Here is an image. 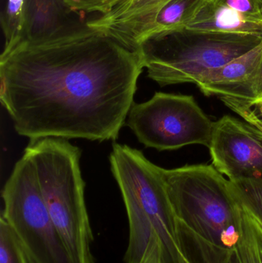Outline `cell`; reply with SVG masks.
<instances>
[{
	"mask_svg": "<svg viewBox=\"0 0 262 263\" xmlns=\"http://www.w3.org/2000/svg\"><path fill=\"white\" fill-rule=\"evenodd\" d=\"M127 118L138 140L158 151L190 145L209 148L215 123L192 96L162 92L145 103H133Z\"/></svg>",
	"mask_w": 262,
	"mask_h": 263,
	"instance_id": "obj_7",
	"label": "cell"
},
{
	"mask_svg": "<svg viewBox=\"0 0 262 263\" xmlns=\"http://www.w3.org/2000/svg\"><path fill=\"white\" fill-rule=\"evenodd\" d=\"M262 58V43L247 53L211 71L198 83L199 90L207 97L231 98L252 103Z\"/></svg>",
	"mask_w": 262,
	"mask_h": 263,
	"instance_id": "obj_9",
	"label": "cell"
},
{
	"mask_svg": "<svg viewBox=\"0 0 262 263\" xmlns=\"http://www.w3.org/2000/svg\"><path fill=\"white\" fill-rule=\"evenodd\" d=\"M111 170L119 186L129 225L126 263H140L152 238L163 246L165 263H185L188 257L161 167L138 149L114 143Z\"/></svg>",
	"mask_w": 262,
	"mask_h": 263,
	"instance_id": "obj_2",
	"label": "cell"
},
{
	"mask_svg": "<svg viewBox=\"0 0 262 263\" xmlns=\"http://www.w3.org/2000/svg\"><path fill=\"white\" fill-rule=\"evenodd\" d=\"M144 66L138 49L87 24L0 57V100L20 136L115 140Z\"/></svg>",
	"mask_w": 262,
	"mask_h": 263,
	"instance_id": "obj_1",
	"label": "cell"
},
{
	"mask_svg": "<svg viewBox=\"0 0 262 263\" xmlns=\"http://www.w3.org/2000/svg\"><path fill=\"white\" fill-rule=\"evenodd\" d=\"M24 153L33 163L42 196L72 262L95 263L81 150L68 139L47 137L30 140Z\"/></svg>",
	"mask_w": 262,
	"mask_h": 263,
	"instance_id": "obj_3",
	"label": "cell"
},
{
	"mask_svg": "<svg viewBox=\"0 0 262 263\" xmlns=\"http://www.w3.org/2000/svg\"><path fill=\"white\" fill-rule=\"evenodd\" d=\"M239 239L233 248L237 263H262V226L239 202L237 213Z\"/></svg>",
	"mask_w": 262,
	"mask_h": 263,
	"instance_id": "obj_13",
	"label": "cell"
},
{
	"mask_svg": "<svg viewBox=\"0 0 262 263\" xmlns=\"http://www.w3.org/2000/svg\"><path fill=\"white\" fill-rule=\"evenodd\" d=\"M25 0H7L6 8L1 14V26L5 37L3 53L15 49L23 34L24 22Z\"/></svg>",
	"mask_w": 262,
	"mask_h": 263,
	"instance_id": "obj_14",
	"label": "cell"
},
{
	"mask_svg": "<svg viewBox=\"0 0 262 263\" xmlns=\"http://www.w3.org/2000/svg\"><path fill=\"white\" fill-rule=\"evenodd\" d=\"M169 0H124L108 13L87 22L89 27L112 35L124 44Z\"/></svg>",
	"mask_w": 262,
	"mask_h": 263,
	"instance_id": "obj_11",
	"label": "cell"
},
{
	"mask_svg": "<svg viewBox=\"0 0 262 263\" xmlns=\"http://www.w3.org/2000/svg\"><path fill=\"white\" fill-rule=\"evenodd\" d=\"M178 230L192 232L206 240L232 250L239 239V202L230 181L212 165L162 168Z\"/></svg>",
	"mask_w": 262,
	"mask_h": 263,
	"instance_id": "obj_4",
	"label": "cell"
},
{
	"mask_svg": "<svg viewBox=\"0 0 262 263\" xmlns=\"http://www.w3.org/2000/svg\"><path fill=\"white\" fill-rule=\"evenodd\" d=\"M31 263H35L33 262V261L32 260V259H31Z\"/></svg>",
	"mask_w": 262,
	"mask_h": 263,
	"instance_id": "obj_23",
	"label": "cell"
},
{
	"mask_svg": "<svg viewBox=\"0 0 262 263\" xmlns=\"http://www.w3.org/2000/svg\"><path fill=\"white\" fill-rule=\"evenodd\" d=\"M255 100L254 103L262 102V58L258 69V76H257L256 83L255 87Z\"/></svg>",
	"mask_w": 262,
	"mask_h": 263,
	"instance_id": "obj_22",
	"label": "cell"
},
{
	"mask_svg": "<svg viewBox=\"0 0 262 263\" xmlns=\"http://www.w3.org/2000/svg\"><path fill=\"white\" fill-rule=\"evenodd\" d=\"M229 181L238 202L247 209L262 226V179Z\"/></svg>",
	"mask_w": 262,
	"mask_h": 263,
	"instance_id": "obj_15",
	"label": "cell"
},
{
	"mask_svg": "<svg viewBox=\"0 0 262 263\" xmlns=\"http://www.w3.org/2000/svg\"><path fill=\"white\" fill-rule=\"evenodd\" d=\"M226 106L236 112L245 121L262 132V102L250 103L236 99H220Z\"/></svg>",
	"mask_w": 262,
	"mask_h": 263,
	"instance_id": "obj_19",
	"label": "cell"
},
{
	"mask_svg": "<svg viewBox=\"0 0 262 263\" xmlns=\"http://www.w3.org/2000/svg\"><path fill=\"white\" fill-rule=\"evenodd\" d=\"M183 236L189 238L195 245L201 263H237L233 249L229 250L218 247L188 230L183 231ZM185 263L192 262L188 257Z\"/></svg>",
	"mask_w": 262,
	"mask_h": 263,
	"instance_id": "obj_16",
	"label": "cell"
},
{
	"mask_svg": "<svg viewBox=\"0 0 262 263\" xmlns=\"http://www.w3.org/2000/svg\"><path fill=\"white\" fill-rule=\"evenodd\" d=\"M212 165L229 180L262 179V132L224 116L214 123L209 147Z\"/></svg>",
	"mask_w": 262,
	"mask_h": 263,
	"instance_id": "obj_8",
	"label": "cell"
},
{
	"mask_svg": "<svg viewBox=\"0 0 262 263\" xmlns=\"http://www.w3.org/2000/svg\"><path fill=\"white\" fill-rule=\"evenodd\" d=\"M71 12L64 0H25L23 34L17 46L43 43L73 27L77 24Z\"/></svg>",
	"mask_w": 262,
	"mask_h": 263,
	"instance_id": "obj_10",
	"label": "cell"
},
{
	"mask_svg": "<svg viewBox=\"0 0 262 263\" xmlns=\"http://www.w3.org/2000/svg\"><path fill=\"white\" fill-rule=\"evenodd\" d=\"M0 263H31L21 242L3 217L0 218Z\"/></svg>",
	"mask_w": 262,
	"mask_h": 263,
	"instance_id": "obj_18",
	"label": "cell"
},
{
	"mask_svg": "<svg viewBox=\"0 0 262 263\" xmlns=\"http://www.w3.org/2000/svg\"><path fill=\"white\" fill-rule=\"evenodd\" d=\"M229 16L262 24V0H211Z\"/></svg>",
	"mask_w": 262,
	"mask_h": 263,
	"instance_id": "obj_17",
	"label": "cell"
},
{
	"mask_svg": "<svg viewBox=\"0 0 262 263\" xmlns=\"http://www.w3.org/2000/svg\"><path fill=\"white\" fill-rule=\"evenodd\" d=\"M261 16H262V9H261Z\"/></svg>",
	"mask_w": 262,
	"mask_h": 263,
	"instance_id": "obj_24",
	"label": "cell"
},
{
	"mask_svg": "<svg viewBox=\"0 0 262 263\" xmlns=\"http://www.w3.org/2000/svg\"><path fill=\"white\" fill-rule=\"evenodd\" d=\"M261 43L262 37L258 35L203 32L184 27L148 39L137 49L148 77L166 86L196 84L211 71Z\"/></svg>",
	"mask_w": 262,
	"mask_h": 263,
	"instance_id": "obj_5",
	"label": "cell"
},
{
	"mask_svg": "<svg viewBox=\"0 0 262 263\" xmlns=\"http://www.w3.org/2000/svg\"><path fill=\"white\" fill-rule=\"evenodd\" d=\"M6 221L35 263H73L42 196L35 167L24 153L3 190Z\"/></svg>",
	"mask_w": 262,
	"mask_h": 263,
	"instance_id": "obj_6",
	"label": "cell"
},
{
	"mask_svg": "<svg viewBox=\"0 0 262 263\" xmlns=\"http://www.w3.org/2000/svg\"><path fill=\"white\" fill-rule=\"evenodd\" d=\"M204 0H169L144 25L132 32L124 45L136 50L148 39L186 27Z\"/></svg>",
	"mask_w": 262,
	"mask_h": 263,
	"instance_id": "obj_12",
	"label": "cell"
},
{
	"mask_svg": "<svg viewBox=\"0 0 262 263\" xmlns=\"http://www.w3.org/2000/svg\"><path fill=\"white\" fill-rule=\"evenodd\" d=\"M140 263H165L163 246L157 236L152 238Z\"/></svg>",
	"mask_w": 262,
	"mask_h": 263,
	"instance_id": "obj_21",
	"label": "cell"
},
{
	"mask_svg": "<svg viewBox=\"0 0 262 263\" xmlns=\"http://www.w3.org/2000/svg\"><path fill=\"white\" fill-rule=\"evenodd\" d=\"M124 0H64L72 12H98L104 15Z\"/></svg>",
	"mask_w": 262,
	"mask_h": 263,
	"instance_id": "obj_20",
	"label": "cell"
}]
</instances>
